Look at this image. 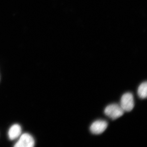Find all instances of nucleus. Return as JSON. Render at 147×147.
Returning a JSON list of instances; mask_svg holds the SVG:
<instances>
[{
	"label": "nucleus",
	"instance_id": "1",
	"mask_svg": "<svg viewBox=\"0 0 147 147\" xmlns=\"http://www.w3.org/2000/svg\"><path fill=\"white\" fill-rule=\"evenodd\" d=\"M124 111L120 105L113 104L108 105L105 108L104 113L106 116L113 120H116L123 115Z\"/></svg>",
	"mask_w": 147,
	"mask_h": 147
},
{
	"label": "nucleus",
	"instance_id": "2",
	"mask_svg": "<svg viewBox=\"0 0 147 147\" xmlns=\"http://www.w3.org/2000/svg\"><path fill=\"white\" fill-rule=\"evenodd\" d=\"M120 105L124 112L131 111L134 106L133 94L130 92H127L123 95L121 98Z\"/></svg>",
	"mask_w": 147,
	"mask_h": 147
},
{
	"label": "nucleus",
	"instance_id": "3",
	"mask_svg": "<svg viewBox=\"0 0 147 147\" xmlns=\"http://www.w3.org/2000/svg\"><path fill=\"white\" fill-rule=\"evenodd\" d=\"M35 141L33 137L28 133H24L21 135L18 142L14 146L15 147H33L34 146Z\"/></svg>",
	"mask_w": 147,
	"mask_h": 147
},
{
	"label": "nucleus",
	"instance_id": "4",
	"mask_svg": "<svg viewBox=\"0 0 147 147\" xmlns=\"http://www.w3.org/2000/svg\"><path fill=\"white\" fill-rule=\"evenodd\" d=\"M108 126V123L106 121L97 120L92 124L90 127V130L93 134H101L105 131Z\"/></svg>",
	"mask_w": 147,
	"mask_h": 147
},
{
	"label": "nucleus",
	"instance_id": "5",
	"mask_svg": "<svg viewBox=\"0 0 147 147\" xmlns=\"http://www.w3.org/2000/svg\"><path fill=\"white\" fill-rule=\"evenodd\" d=\"M22 129L19 125L15 124L11 127L9 130L8 135L9 139L14 140L21 135Z\"/></svg>",
	"mask_w": 147,
	"mask_h": 147
},
{
	"label": "nucleus",
	"instance_id": "6",
	"mask_svg": "<svg viewBox=\"0 0 147 147\" xmlns=\"http://www.w3.org/2000/svg\"><path fill=\"white\" fill-rule=\"evenodd\" d=\"M138 95L140 98L142 99L146 98L147 96V83L146 82H143L139 86L137 91Z\"/></svg>",
	"mask_w": 147,
	"mask_h": 147
}]
</instances>
